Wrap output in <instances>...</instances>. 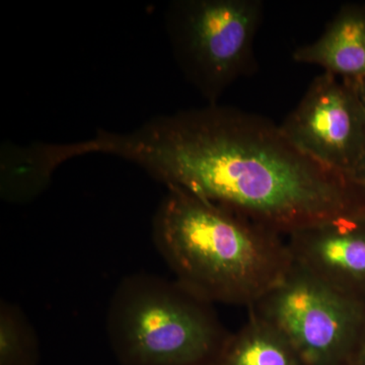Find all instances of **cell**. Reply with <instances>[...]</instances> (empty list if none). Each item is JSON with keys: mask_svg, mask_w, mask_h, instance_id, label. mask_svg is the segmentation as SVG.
I'll use <instances>...</instances> for the list:
<instances>
[{"mask_svg": "<svg viewBox=\"0 0 365 365\" xmlns=\"http://www.w3.org/2000/svg\"><path fill=\"white\" fill-rule=\"evenodd\" d=\"M88 155L135 163L181 189L287 235L365 212L351 178L294 145L266 118L217 104L151 118L134 130H100Z\"/></svg>", "mask_w": 365, "mask_h": 365, "instance_id": "1", "label": "cell"}, {"mask_svg": "<svg viewBox=\"0 0 365 365\" xmlns=\"http://www.w3.org/2000/svg\"><path fill=\"white\" fill-rule=\"evenodd\" d=\"M153 239L175 280L212 304L250 309L294 265L284 235L178 188L158 205Z\"/></svg>", "mask_w": 365, "mask_h": 365, "instance_id": "2", "label": "cell"}, {"mask_svg": "<svg viewBox=\"0 0 365 365\" xmlns=\"http://www.w3.org/2000/svg\"><path fill=\"white\" fill-rule=\"evenodd\" d=\"M212 306L176 280L128 276L108 309L112 351L122 365H212L230 335Z\"/></svg>", "mask_w": 365, "mask_h": 365, "instance_id": "3", "label": "cell"}, {"mask_svg": "<svg viewBox=\"0 0 365 365\" xmlns=\"http://www.w3.org/2000/svg\"><path fill=\"white\" fill-rule=\"evenodd\" d=\"M263 11L261 0H179L168 9L178 66L208 105L251 71Z\"/></svg>", "mask_w": 365, "mask_h": 365, "instance_id": "4", "label": "cell"}, {"mask_svg": "<svg viewBox=\"0 0 365 365\" xmlns=\"http://www.w3.org/2000/svg\"><path fill=\"white\" fill-rule=\"evenodd\" d=\"M250 313L277 328L306 365H351L365 342V299L295 264Z\"/></svg>", "mask_w": 365, "mask_h": 365, "instance_id": "5", "label": "cell"}, {"mask_svg": "<svg viewBox=\"0 0 365 365\" xmlns=\"http://www.w3.org/2000/svg\"><path fill=\"white\" fill-rule=\"evenodd\" d=\"M302 153L329 169L351 176L365 148V112L353 86L323 72L280 125Z\"/></svg>", "mask_w": 365, "mask_h": 365, "instance_id": "6", "label": "cell"}, {"mask_svg": "<svg viewBox=\"0 0 365 365\" xmlns=\"http://www.w3.org/2000/svg\"><path fill=\"white\" fill-rule=\"evenodd\" d=\"M294 262L336 289L365 299V212L287 235Z\"/></svg>", "mask_w": 365, "mask_h": 365, "instance_id": "7", "label": "cell"}, {"mask_svg": "<svg viewBox=\"0 0 365 365\" xmlns=\"http://www.w3.org/2000/svg\"><path fill=\"white\" fill-rule=\"evenodd\" d=\"M292 58L339 78H364L365 2L341 6L318 39L297 48Z\"/></svg>", "mask_w": 365, "mask_h": 365, "instance_id": "8", "label": "cell"}, {"mask_svg": "<svg viewBox=\"0 0 365 365\" xmlns=\"http://www.w3.org/2000/svg\"><path fill=\"white\" fill-rule=\"evenodd\" d=\"M212 365H306L292 343L267 321L250 313L230 333Z\"/></svg>", "mask_w": 365, "mask_h": 365, "instance_id": "9", "label": "cell"}, {"mask_svg": "<svg viewBox=\"0 0 365 365\" xmlns=\"http://www.w3.org/2000/svg\"><path fill=\"white\" fill-rule=\"evenodd\" d=\"M37 332L20 307L2 300L0 306V365H39Z\"/></svg>", "mask_w": 365, "mask_h": 365, "instance_id": "10", "label": "cell"}, {"mask_svg": "<svg viewBox=\"0 0 365 365\" xmlns=\"http://www.w3.org/2000/svg\"><path fill=\"white\" fill-rule=\"evenodd\" d=\"M353 181L356 182L357 186L359 187L365 194V148L361 158H359L356 167L353 170L351 176H350Z\"/></svg>", "mask_w": 365, "mask_h": 365, "instance_id": "11", "label": "cell"}, {"mask_svg": "<svg viewBox=\"0 0 365 365\" xmlns=\"http://www.w3.org/2000/svg\"><path fill=\"white\" fill-rule=\"evenodd\" d=\"M345 81H347L354 88L355 93H356L357 97H359L365 112V78L354 79V81L345 79Z\"/></svg>", "mask_w": 365, "mask_h": 365, "instance_id": "12", "label": "cell"}, {"mask_svg": "<svg viewBox=\"0 0 365 365\" xmlns=\"http://www.w3.org/2000/svg\"><path fill=\"white\" fill-rule=\"evenodd\" d=\"M351 365H365V342L359 350V354L355 357L354 361Z\"/></svg>", "mask_w": 365, "mask_h": 365, "instance_id": "13", "label": "cell"}]
</instances>
